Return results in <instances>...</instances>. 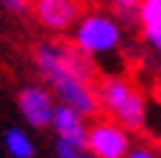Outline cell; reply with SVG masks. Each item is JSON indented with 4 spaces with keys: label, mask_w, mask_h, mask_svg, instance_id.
I'll return each instance as SVG.
<instances>
[{
    "label": "cell",
    "mask_w": 161,
    "mask_h": 158,
    "mask_svg": "<svg viewBox=\"0 0 161 158\" xmlns=\"http://www.w3.org/2000/svg\"><path fill=\"white\" fill-rule=\"evenodd\" d=\"M36 64H39V69L45 72V78L53 83L56 95L61 97V103H64L67 108L78 111L80 117L97 111V97H95V92L89 89V80H80V78H75L72 72H67V69L58 67L56 45H53V42H45V45L36 47Z\"/></svg>",
    "instance_id": "obj_1"
},
{
    "label": "cell",
    "mask_w": 161,
    "mask_h": 158,
    "mask_svg": "<svg viewBox=\"0 0 161 158\" xmlns=\"http://www.w3.org/2000/svg\"><path fill=\"white\" fill-rule=\"evenodd\" d=\"M100 103L122 128H142L145 125V100L139 92L122 78H106L100 83Z\"/></svg>",
    "instance_id": "obj_2"
},
{
    "label": "cell",
    "mask_w": 161,
    "mask_h": 158,
    "mask_svg": "<svg viewBox=\"0 0 161 158\" xmlns=\"http://www.w3.org/2000/svg\"><path fill=\"white\" fill-rule=\"evenodd\" d=\"M119 25L106 14H86L75 28V45L83 56H106L119 47Z\"/></svg>",
    "instance_id": "obj_3"
},
{
    "label": "cell",
    "mask_w": 161,
    "mask_h": 158,
    "mask_svg": "<svg viewBox=\"0 0 161 158\" xmlns=\"http://www.w3.org/2000/svg\"><path fill=\"white\" fill-rule=\"evenodd\" d=\"M89 153L95 158H128L130 139L117 122H97L89 128Z\"/></svg>",
    "instance_id": "obj_4"
},
{
    "label": "cell",
    "mask_w": 161,
    "mask_h": 158,
    "mask_svg": "<svg viewBox=\"0 0 161 158\" xmlns=\"http://www.w3.org/2000/svg\"><path fill=\"white\" fill-rule=\"evenodd\" d=\"M36 17L50 31H69L80 19V3L78 0H39L36 3Z\"/></svg>",
    "instance_id": "obj_5"
},
{
    "label": "cell",
    "mask_w": 161,
    "mask_h": 158,
    "mask_svg": "<svg viewBox=\"0 0 161 158\" xmlns=\"http://www.w3.org/2000/svg\"><path fill=\"white\" fill-rule=\"evenodd\" d=\"M19 111H22V117H25L31 125H36V128L53 125V117H56V106H53L50 92L39 89V86L22 89V95H19Z\"/></svg>",
    "instance_id": "obj_6"
},
{
    "label": "cell",
    "mask_w": 161,
    "mask_h": 158,
    "mask_svg": "<svg viewBox=\"0 0 161 158\" xmlns=\"http://www.w3.org/2000/svg\"><path fill=\"white\" fill-rule=\"evenodd\" d=\"M53 128L58 133V139L67 144H72L75 150H83L89 147V130L83 125V117L78 111L67 108V106H58L56 108V117H53Z\"/></svg>",
    "instance_id": "obj_7"
},
{
    "label": "cell",
    "mask_w": 161,
    "mask_h": 158,
    "mask_svg": "<svg viewBox=\"0 0 161 158\" xmlns=\"http://www.w3.org/2000/svg\"><path fill=\"white\" fill-rule=\"evenodd\" d=\"M139 19L145 25L147 36L161 33V0H142L139 6Z\"/></svg>",
    "instance_id": "obj_8"
},
{
    "label": "cell",
    "mask_w": 161,
    "mask_h": 158,
    "mask_svg": "<svg viewBox=\"0 0 161 158\" xmlns=\"http://www.w3.org/2000/svg\"><path fill=\"white\" fill-rule=\"evenodd\" d=\"M6 150L14 158H31L33 155V142H31V136H25L22 130L11 128L6 133Z\"/></svg>",
    "instance_id": "obj_9"
},
{
    "label": "cell",
    "mask_w": 161,
    "mask_h": 158,
    "mask_svg": "<svg viewBox=\"0 0 161 158\" xmlns=\"http://www.w3.org/2000/svg\"><path fill=\"white\" fill-rule=\"evenodd\" d=\"M56 153H58V158H80V155H78V150H75L72 144L61 142V139H58V144H56Z\"/></svg>",
    "instance_id": "obj_10"
},
{
    "label": "cell",
    "mask_w": 161,
    "mask_h": 158,
    "mask_svg": "<svg viewBox=\"0 0 161 158\" xmlns=\"http://www.w3.org/2000/svg\"><path fill=\"white\" fill-rule=\"evenodd\" d=\"M0 3H3L8 11H22V8H25V0H0Z\"/></svg>",
    "instance_id": "obj_11"
},
{
    "label": "cell",
    "mask_w": 161,
    "mask_h": 158,
    "mask_svg": "<svg viewBox=\"0 0 161 158\" xmlns=\"http://www.w3.org/2000/svg\"><path fill=\"white\" fill-rule=\"evenodd\" d=\"M128 158H156V153H150V150H133Z\"/></svg>",
    "instance_id": "obj_12"
},
{
    "label": "cell",
    "mask_w": 161,
    "mask_h": 158,
    "mask_svg": "<svg viewBox=\"0 0 161 158\" xmlns=\"http://www.w3.org/2000/svg\"><path fill=\"white\" fill-rule=\"evenodd\" d=\"M119 8H130V6H142V0H114Z\"/></svg>",
    "instance_id": "obj_13"
},
{
    "label": "cell",
    "mask_w": 161,
    "mask_h": 158,
    "mask_svg": "<svg viewBox=\"0 0 161 158\" xmlns=\"http://www.w3.org/2000/svg\"><path fill=\"white\" fill-rule=\"evenodd\" d=\"M147 39H150V42H153V47L161 53V33H156V36H147Z\"/></svg>",
    "instance_id": "obj_14"
},
{
    "label": "cell",
    "mask_w": 161,
    "mask_h": 158,
    "mask_svg": "<svg viewBox=\"0 0 161 158\" xmlns=\"http://www.w3.org/2000/svg\"><path fill=\"white\" fill-rule=\"evenodd\" d=\"M80 158H95V155H80Z\"/></svg>",
    "instance_id": "obj_15"
},
{
    "label": "cell",
    "mask_w": 161,
    "mask_h": 158,
    "mask_svg": "<svg viewBox=\"0 0 161 158\" xmlns=\"http://www.w3.org/2000/svg\"><path fill=\"white\" fill-rule=\"evenodd\" d=\"M36 3H39V0H36Z\"/></svg>",
    "instance_id": "obj_16"
}]
</instances>
